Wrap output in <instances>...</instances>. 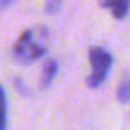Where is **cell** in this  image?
<instances>
[{"mask_svg":"<svg viewBox=\"0 0 130 130\" xmlns=\"http://www.w3.org/2000/svg\"><path fill=\"white\" fill-rule=\"evenodd\" d=\"M61 7H62V4L59 2V0H50V2L45 4V9L48 11V14H55Z\"/></svg>","mask_w":130,"mask_h":130,"instance_id":"obj_7","label":"cell"},{"mask_svg":"<svg viewBox=\"0 0 130 130\" xmlns=\"http://www.w3.org/2000/svg\"><path fill=\"white\" fill-rule=\"evenodd\" d=\"M116 96H118V100H119L121 103H126V102H128V98H130V86H128V78H126V77L121 80Z\"/></svg>","mask_w":130,"mask_h":130,"instance_id":"obj_6","label":"cell"},{"mask_svg":"<svg viewBox=\"0 0 130 130\" xmlns=\"http://www.w3.org/2000/svg\"><path fill=\"white\" fill-rule=\"evenodd\" d=\"M89 62H91V73L86 82H87V87L98 89L105 82V78L110 71L112 54L103 46H91L89 48Z\"/></svg>","mask_w":130,"mask_h":130,"instance_id":"obj_2","label":"cell"},{"mask_svg":"<svg viewBox=\"0 0 130 130\" xmlns=\"http://www.w3.org/2000/svg\"><path fill=\"white\" fill-rule=\"evenodd\" d=\"M100 7H105V9H110L112 16L116 18H125L126 16V11H128V2L126 0H121V2H116V0H110V2H102Z\"/></svg>","mask_w":130,"mask_h":130,"instance_id":"obj_4","label":"cell"},{"mask_svg":"<svg viewBox=\"0 0 130 130\" xmlns=\"http://www.w3.org/2000/svg\"><path fill=\"white\" fill-rule=\"evenodd\" d=\"M57 71H59L57 61H55V59H48V61L45 62V66H43V73H41V87H48V86L54 82Z\"/></svg>","mask_w":130,"mask_h":130,"instance_id":"obj_3","label":"cell"},{"mask_svg":"<svg viewBox=\"0 0 130 130\" xmlns=\"http://www.w3.org/2000/svg\"><path fill=\"white\" fill-rule=\"evenodd\" d=\"M46 48H48V30L46 27H38V29L23 30L13 52H14V59L20 64L29 66L39 57H43L46 54Z\"/></svg>","mask_w":130,"mask_h":130,"instance_id":"obj_1","label":"cell"},{"mask_svg":"<svg viewBox=\"0 0 130 130\" xmlns=\"http://www.w3.org/2000/svg\"><path fill=\"white\" fill-rule=\"evenodd\" d=\"M6 118H7V102L6 93L0 86V130H6Z\"/></svg>","mask_w":130,"mask_h":130,"instance_id":"obj_5","label":"cell"}]
</instances>
